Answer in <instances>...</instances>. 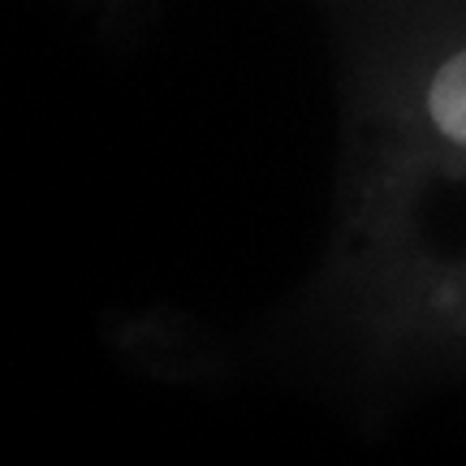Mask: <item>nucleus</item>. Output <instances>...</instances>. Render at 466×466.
<instances>
[{"instance_id": "f257e3e1", "label": "nucleus", "mask_w": 466, "mask_h": 466, "mask_svg": "<svg viewBox=\"0 0 466 466\" xmlns=\"http://www.w3.org/2000/svg\"><path fill=\"white\" fill-rule=\"evenodd\" d=\"M428 113H432L436 130L466 147V52L450 56L436 69L432 86H428Z\"/></svg>"}]
</instances>
